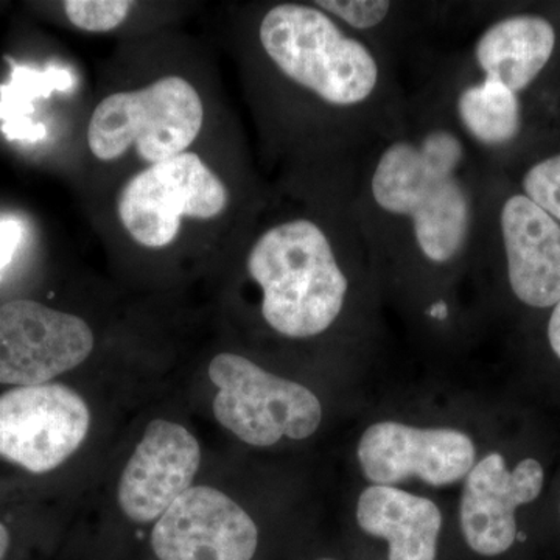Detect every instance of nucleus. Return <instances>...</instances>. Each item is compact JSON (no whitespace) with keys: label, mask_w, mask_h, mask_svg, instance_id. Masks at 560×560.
Masks as SVG:
<instances>
[{"label":"nucleus","mask_w":560,"mask_h":560,"mask_svg":"<svg viewBox=\"0 0 560 560\" xmlns=\"http://www.w3.org/2000/svg\"><path fill=\"white\" fill-rule=\"evenodd\" d=\"M228 206L230 190L224 180L201 156L186 151L136 173L121 187L117 213L138 245L164 249L179 237L184 221L217 219Z\"/></svg>","instance_id":"obj_5"},{"label":"nucleus","mask_w":560,"mask_h":560,"mask_svg":"<svg viewBox=\"0 0 560 560\" xmlns=\"http://www.w3.org/2000/svg\"><path fill=\"white\" fill-rule=\"evenodd\" d=\"M90 422L86 401L69 386H18L0 396V456L47 474L79 451Z\"/></svg>","instance_id":"obj_8"},{"label":"nucleus","mask_w":560,"mask_h":560,"mask_svg":"<svg viewBox=\"0 0 560 560\" xmlns=\"http://www.w3.org/2000/svg\"><path fill=\"white\" fill-rule=\"evenodd\" d=\"M150 545L158 560H253L259 529L226 493L191 486L156 522Z\"/></svg>","instance_id":"obj_10"},{"label":"nucleus","mask_w":560,"mask_h":560,"mask_svg":"<svg viewBox=\"0 0 560 560\" xmlns=\"http://www.w3.org/2000/svg\"><path fill=\"white\" fill-rule=\"evenodd\" d=\"M315 560H337V559H334V558H319V559H315Z\"/></svg>","instance_id":"obj_26"},{"label":"nucleus","mask_w":560,"mask_h":560,"mask_svg":"<svg viewBox=\"0 0 560 560\" xmlns=\"http://www.w3.org/2000/svg\"><path fill=\"white\" fill-rule=\"evenodd\" d=\"M455 110L464 135L482 147L508 145L521 135V97L497 81L466 84L456 95Z\"/></svg>","instance_id":"obj_16"},{"label":"nucleus","mask_w":560,"mask_h":560,"mask_svg":"<svg viewBox=\"0 0 560 560\" xmlns=\"http://www.w3.org/2000/svg\"><path fill=\"white\" fill-rule=\"evenodd\" d=\"M22 224L16 220L0 221V276L9 267L22 241Z\"/></svg>","instance_id":"obj_21"},{"label":"nucleus","mask_w":560,"mask_h":560,"mask_svg":"<svg viewBox=\"0 0 560 560\" xmlns=\"http://www.w3.org/2000/svg\"><path fill=\"white\" fill-rule=\"evenodd\" d=\"M200 463V444L190 431L171 420H153L121 474V511L142 525L160 521L191 488Z\"/></svg>","instance_id":"obj_12"},{"label":"nucleus","mask_w":560,"mask_h":560,"mask_svg":"<svg viewBox=\"0 0 560 560\" xmlns=\"http://www.w3.org/2000/svg\"><path fill=\"white\" fill-rule=\"evenodd\" d=\"M11 547H13V539H11L10 529L0 522V560H10Z\"/></svg>","instance_id":"obj_23"},{"label":"nucleus","mask_w":560,"mask_h":560,"mask_svg":"<svg viewBox=\"0 0 560 560\" xmlns=\"http://www.w3.org/2000/svg\"><path fill=\"white\" fill-rule=\"evenodd\" d=\"M209 377L219 388L213 415L246 444L270 447L283 436L301 441L318 430L320 401L300 383L270 374L235 353H220L210 361Z\"/></svg>","instance_id":"obj_6"},{"label":"nucleus","mask_w":560,"mask_h":560,"mask_svg":"<svg viewBox=\"0 0 560 560\" xmlns=\"http://www.w3.org/2000/svg\"><path fill=\"white\" fill-rule=\"evenodd\" d=\"M357 455L364 477L374 485L394 486L416 477L441 488L469 475L477 451L458 430L416 429L386 420L364 431Z\"/></svg>","instance_id":"obj_11"},{"label":"nucleus","mask_w":560,"mask_h":560,"mask_svg":"<svg viewBox=\"0 0 560 560\" xmlns=\"http://www.w3.org/2000/svg\"><path fill=\"white\" fill-rule=\"evenodd\" d=\"M548 485V466L539 453H523L514 463L489 453L471 467L460 499L459 525L467 547L486 559L506 556L528 541L521 512L536 506Z\"/></svg>","instance_id":"obj_7"},{"label":"nucleus","mask_w":560,"mask_h":560,"mask_svg":"<svg viewBox=\"0 0 560 560\" xmlns=\"http://www.w3.org/2000/svg\"><path fill=\"white\" fill-rule=\"evenodd\" d=\"M523 195L560 223V154L537 162L523 176Z\"/></svg>","instance_id":"obj_20"},{"label":"nucleus","mask_w":560,"mask_h":560,"mask_svg":"<svg viewBox=\"0 0 560 560\" xmlns=\"http://www.w3.org/2000/svg\"><path fill=\"white\" fill-rule=\"evenodd\" d=\"M72 75L68 70L50 68L39 72L28 68H14L9 84L0 86V120L2 131L10 140H35L46 136L43 125H35L28 117L32 102L46 97L51 91H69Z\"/></svg>","instance_id":"obj_17"},{"label":"nucleus","mask_w":560,"mask_h":560,"mask_svg":"<svg viewBox=\"0 0 560 560\" xmlns=\"http://www.w3.org/2000/svg\"><path fill=\"white\" fill-rule=\"evenodd\" d=\"M555 515H556V522H558V526L560 529V481H559V486H558V492H556Z\"/></svg>","instance_id":"obj_25"},{"label":"nucleus","mask_w":560,"mask_h":560,"mask_svg":"<svg viewBox=\"0 0 560 560\" xmlns=\"http://www.w3.org/2000/svg\"><path fill=\"white\" fill-rule=\"evenodd\" d=\"M430 315L438 319H444L445 316H447V307H445V304H442V302L441 304L433 305Z\"/></svg>","instance_id":"obj_24"},{"label":"nucleus","mask_w":560,"mask_h":560,"mask_svg":"<svg viewBox=\"0 0 560 560\" xmlns=\"http://www.w3.org/2000/svg\"><path fill=\"white\" fill-rule=\"evenodd\" d=\"M259 40L285 79L331 108H361L381 91L382 66L371 47L313 3L271 7Z\"/></svg>","instance_id":"obj_3"},{"label":"nucleus","mask_w":560,"mask_h":560,"mask_svg":"<svg viewBox=\"0 0 560 560\" xmlns=\"http://www.w3.org/2000/svg\"><path fill=\"white\" fill-rule=\"evenodd\" d=\"M466 161L463 138L438 125L393 140L372 168L375 208L410 228L412 245L436 267L460 259L470 245L475 208L463 176Z\"/></svg>","instance_id":"obj_1"},{"label":"nucleus","mask_w":560,"mask_h":560,"mask_svg":"<svg viewBox=\"0 0 560 560\" xmlns=\"http://www.w3.org/2000/svg\"><path fill=\"white\" fill-rule=\"evenodd\" d=\"M350 31L370 32L388 20L393 3L385 0H319L313 2Z\"/></svg>","instance_id":"obj_19"},{"label":"nucleus","mask_w":560,"mask_h":560,"mask_svg":"<svg viewBox=\"0 0 560 560\" xmlns=\"http://www.w3.org/2000/svg\"><path fill=\"white\" fill-rule=\"evenodd\" d=\"M205 125L200 92L178 75L103 98L88 125V147L98 161L120 160L131 149L149 165L189 150Z\"/></svg>","instance_id":"obj_4"},{"label":"nucleus","mask_w":560,"mask_h":560,"mask_svg":"<svg viewBox=\"0 0 560 560\" xmlns=\"http://www.w3.org/2000/svg\"><path fill=\"white\" fill-rule=\"evenodd\" d=\"M335 243L312 219L280 221L261 232L246 268L261 290V315L282 337H316L341 315L349 279Z\"/></svg>","instance_id":"obj_2"},{"label":"nucleus","mask_w":560,"mask_h":560,"mask_svg":"<svg viewBox=\"0 0 560 560\" xmlns=\"http://www.w3.org/2000/svg\"><path fill=\"white\" fill-rule=\"evenodd\" d=\"M556 49L550 21L536 14H517L493 22L474 47L475 66L482 79L497 81L521 94L547 68Z\"/></svg>","instance_id":"obj_15"},{"label":"nucleus","mask_w":560,"mask_h":560,"mask_svg":"<svg viewBox=\"0 0 560 560\" xmlns=\"http://www.w3.org/2000/svg\"><path fill=\"white\" fill-rule=\"evenodd\" d=\"M135 3L128 0H68L62 3L73 27L83 32L116 31L127 20Z\"/></svg>","instance_id":"obj_18"},{"label":"nucleus","mask_w":560,"mask_h":560,"mask_svg":"<svg viewBox=\"0 0 560 560\" xmlns=\"http://www.w3.org/2000/svg\"><path fill=\"white\" fill-rule=\"evenodd\" d=\"M508 282L515 300L551 311L560 301V223L523 194L500 210Z\"/></svg>","instance_id":"obj_13"},{"label":"nucleus","mask_w":560,"mask_h":560,"mask_svg":"<svg viewBox=\"0 0 560 560\" xmlns=\"http://www.w3.org/2000/svg\"><path fill=\"white\" fill-rule=\"evenodd\" d=\"M357 522L368 536L388 544V560H436L442 514L436 503L393 486L364 490Z\"/></svg>","instance_id":"obj_14"},{"label":"nucleus","mask_w":560,"mask_h":560,"mask_svg":"<svg viewBox=\"0 0 560 560\" xmlns=\"http://www.w3.org/2000/svg\"><path fill=\"white\" fill-rule=\"evenodd\" d=\"M545 337H547L548 350L552 359L560 366V301L550 311Z\"/></svg>","instance_id":"obj_22"},{"label":"nucleus","mask_w":560,"mask_h":560,"mask_svg":"<svg viewBox=\"0 0 560 560\" xmlns=\"http://www.w3.org/2000/svg\"><path fill=\"white\" fill-rule=\"evenodd\" d=\"M86 320L39 302L0 305V383L43 385L80 366L94 349Z\"/></svg>","instance_id":"obj_9"}]
</instances>
